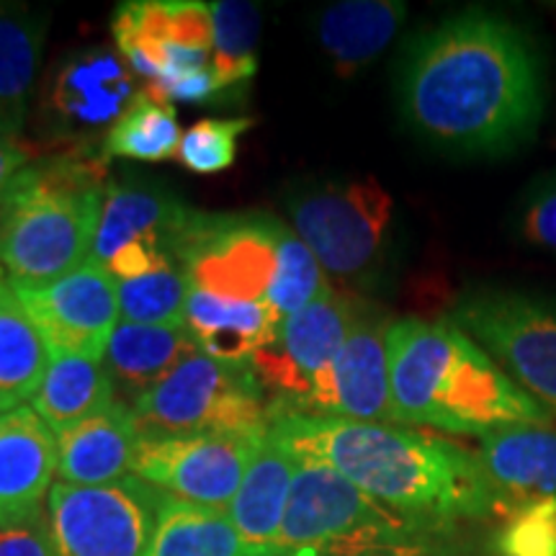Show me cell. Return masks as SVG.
<instances>
[{
	"label": "cell",
	"mask_w": 556,
	"mask_h": 556,
	"mask_svg": "<svg viewBox=\"0 0 556 556\" xmlns=\"http://www.w3.org/2000/svg\"><path fill=\"white\" fill-rule=\"evenodd\" d=\"M400 106L409 129L435 148L505 155L536 135L544 114L541 54L503 13H454L409 45Z\"/></svg>",
	"instance_id": "obj_1"
},
{
	"label": "cell",
	"mask_w": 556,
	"mask_h": 556,
	"mask_svg": "<svg viewBox=\"0 0 556 556\" xmlns=\"http://www.w3.org/2000/svg\"><path fill=\"white\" fill-rule=\"evenodd\" d=\"M268 433L302 462L338 471L389 510L438 533L507 510L477 451L443 435L302 413H270Z\"/></svg>",
	"instance_id": "obj_2"
},
{
	"label": "cell",
	"mask_w": 556,
	"mask_h": 556,
	"mask_svg": "<svg viewBox=\"0 0 556 556\" xmlns=\"http://www.w3.org/2000/svg\"><path fill=\"white\" fill-rule=\"evenodd\" d=\"M387 345L394 426L482 438L500 428L552 422L451 319H394Z\"/></svg>",
	"instance_id": "obj_3"
},
{
	"label": "cell",
	"mask_w": 556,
	"mask_h": 556,
	"mask_svg": "<svg viewBox=\"0 0 556 556\" xmlns=\"http://www.w3.org/2000/svg\"><path fill=\"white\" fill-rule=\"evenodd\" d=\"M103 197L99 160L58 155L26 165L0 193V270L11 287H45L86 266Z\"/></svg>",
	"instance_id": "obj_4"
},
{
	"label": "cell",
	"mask_w": 556,
	"mask_h": 556,
	"mask_svg": "<svg viewBox=\"0 0 556 556\" xmlns=\"http://www.w3.org/2000/svg\"><path fill=\"white\" fill-rule=\"evenodd\" d=\"M435 536L433 528L389 510L338 471L299 458L278 548L315 556H430Z\"/></svg>",
	"instance_id": "obj_5"
},
{
	"label": "cell",
	"mask_w": 556,
	"mask_h": 556,
	"mask_svg": "<svg viewBox=\"0 0 556 556\" xmlns=\"http://www.w3.org/2000/svg\"><path fill=\"white\" fill-rule=\"evenodd\" d=\"M291 229L343 283H366L387 255L394 201L374 176L323 180L289 193Z\"/></svg>",
	"instance_id": "obj_6"
},
{
	"label": "cell",
	"mask_w": 556,
	"mask_h": 556,
	"mask_svg": "<svg viewBox=\"0 0 556 556\" xmlns=\"http://www.w3.org/2000/svg\"><path fill=\"white\" fill-rule=\"evenodd\" d=\"M142 433H255L268 428L266 389L250 364L197 353L135 405Z\"/></svg>",
	"instance_id": "obj_7"
},
{
	"label": "cell",
	"mask_w": 556,
	"mask_h": 556,
	"mask_svg": "<svg viewBox=\"0 0 556 556\" xmlns=\"http://www.w3.org/2000/svg\"><path fill=\"white\" fill-rule=\"evenodd\" d=\"M458 325L523 392L556 417V299L477 291L454 307Z\"/></svg>",
	"instance_id": "obj_8"
},
{
	"label": "cell",
	"mask_w": 556,
	"mask_h": 556,
	"mask_svg": "<svg viewBox=\"0 0 556 556\" xmlns=\"http://www.w3.org/2000/svg\"><path fill=\"white\" fill-rule=\"evenodd\" d=\"M283 222L268 214L193 212L173 242V261L206 294L266 302Z\"/></svg>",
	"instance_id": "obj_9"
},
{
	"label": "cell",
	"mask_w": 556,
	"mask_h": 556,
	"mask_svg": "<svg viewBox=\"0 0 556 556\" xmlns=\"http://www.w3.org/2000/svg\"><path fill=\"white\" fill-rule=\"evenodd\" d=\"M163 497L135 475L103 486L54 482L47 533L58 556H144Z\"/></svg>",
	"instance_id": "obj_10"
},
{
	"label": "cell",
	"mask_w": 556,
	"mask_h": 556,
	"mask_svg": "<svg viewBox=\"0 0 556 556\" xmlns=\"http://www.w3.org/2000/svg\"><path fill=\"white\" fill-rule=\"evenodd\" d=\"M255 433H142L131 475L186 503L227 510L258 454Z\"/></svg>",
	"instance_id": "obj_11"
},
{
	"label": "cell",
	"mask_w": 556,
	"mask_h": 556,
	"mask_svg": "<svg viewBox=\"0 0 556 556\" xmlns=\"http://www.w3.org/2000/svg\"><path fill=\"white\" fill-rule=\"evenodd\" d=\"M364 309V302L330 289L307 309L278 325L276 340L250 361L261 387L274 392L270 413H296L317 379L328 371L340 345Z\"/></svg>",
	"instance_id": "obj_12"
},
{
	"label": "cell",
	"mask_w": 556,
	"mask_h": 556,
	"mask_svg": "<svg viewBox=\"0 0 556 556\" xmlns=\"http://www.w3.org/2000/svg\"><path fill=\"white\" fill-rule=\"evenodd\" d=\"M13 291L50 351L93 361L106 356L122 309L114 276L99 263L88 261L45 287H13Z\"/></svg>",
	"instance_id": "obj_13"
},
{
	"label": "cell",
	"mask_w": 556,
	"mask_h": 556,
	"mask_svg": "<svg viewBox=\"0 0 556 556\" xmlns=\"http://www.w3.org/2000/svg\"><path fill=\"white\" fill-rule=\"evenodd\" d=\"M389 325L392 319L364 304L338 356L317 379L312 394L296 413L343 417L356 422H392Z\"/></svg>",
	"instance_id": "obj_14"
},
{
	"label": "cell",
	"mask_w": 556,
	"mask_h": 556,
	"mask_svg": "<svg viewBox=\"0 0 556 556\" xmlns=\"http://www.w3.org/2000/svg\"><path fill=\"white\" fill-rule=\"evenodd\" d=\"M58 475V435L31 407L0 415V531L45 518Z\"/></svg>",
	"instance_id": "obj_15"
},
{
	"label": "cell",
	"mask_w": 556,
	"mask_h": 556,
	"mask_svg": "<svg viewBox=\"0 0 556 556\" xmlns=\"http://www.w3.org/2000/svg\"><path fill=\"white\" fill-rule=\"evenodd\" d=\"M142 441L131 405L114 402L78 426L58 433L60 482L78 486H103L131 477L135 456Z\"/></svg>",
	"instance_id": "obj_16"
},
{
	"label": "cell",
	"mask_w": 556,
	"mask_h": 556,
	"mask_svg": "<svg viewBox=\"0 0 556 556\" xmlns=\"http://www.w3.org/2000/svg\"><path fill=\"white\" fill-rule=\"evenodd\" d=\"M193 214L176 193L150 180H109L90 261L106 268L131 240H160L173 258V242Z\"/></svg>",
	"instance_id": "obj_17"
},
{
	"label": "cell",
	"mask_w": 556,
	"mask_h": 556,
	"mask_svg": "<svg viewBox=\"0 0 556 556\" xmlns=\"http://www.w3.org/2000/svg\"><path fill=\"white\" fill-rule=\"evenodd\" d=\"M479 462L505 505L556 497V428L510 426L479 438Z\"/></svg>",
	"instance_id": "obj_18"
},
{
	"label": "cell",
	"mask_w": 556,
	"mask_h": 556,
	"mask_svg": "<svg viewBox=\"0 0 556 556\" xmlns=\"http://www.w3.org/2000/svg\"><path fill=\"white\" fill-rule=\"evenodd\" d=\"M296 467L299 458L283 448L266 428L258 454L250 462L232 503L227 505L229 520L250 546L283 554L278 548V539L287 518Z\"/></svg>",
	"instance_id": "obj_19"
},
{
	"label": "cell",
	"mask_w": 556,
	"mask_h": 556,
	"mask_svg": "<svg viewBox=\"0 0 556 556\" xmlns=\"http://www.w3.org/2000/svg\"><path fill=\"white\" fill-rule=\"evenodd\" d=\"M184 325L204 356L225 364H250L255 353L274 343L281 317L268 302H242L193 289Z\"/></svg>",
	"instance_id": "obj_20"
},
{
	"label": "cell",
	"mask_w": 556,
	"mask_h": 556,
	"mask_svg": "<svg viewBox=\"0 0 556 556\" xmlns=\"http://www.w3.org/2000/svg\"><path fill=\"white\" fill-rule=\"evenodd\" d=\"M197 353H201L199 343L186 325L155 328V325L119 323L109 340L103 364L114 387L137 402L157 381L168 377L173 368Z\"/></svg>",
	"instance_id": "obj_21"
},
{
	"label": "cell",
	"mask_w": 556,
	"mask_h": 556,
	"mask_svg": "<svg viewBox=\"0 0 556 556\" xmlns=\"http://www.w3.org/2000/svg\"><path fill=\"white\" fill-rule=\"evenodd\" d=\"M407 18L400 0H343L319 13L317 39L340 75H353L392 45Z\"/></svg>",
	"instance_id": "obj_22"
},
{
	"label": "cell",
	"mask_w": 556,
	"mask_h": 556,
	"mask_svg": "<svg viewBox=\"0 0 556 556\" xmlns=\"http://www.w3.org/2000/svg\"><path fill=\"white\" fill-rule=\"evenodd\" d=\"M114 389L103 361L50 351V366L34 394L31 409L58 435L114 405Z\"/></svg>",
	"instance_id": "obj_23"
},
{
	"label": "cell",
	"mask_w": 556,
	"mask_h": 556,
	"mask_svg": "<svg viewBox=\"0 0 556 556\" xmlns=\"http://www.w3.org/2000/svg\"><path fill=\"white\" fill-rule=\"evenodd\" d=\"M144 556H281L250 546L232 526L227 510L163 497L155 531Z\"/></svg>",
	"instance_id": "obj_24"
},
{
	"label": "cell",
	"mask_w": 556,
	"mask_h": 556,
	"mask_svg": "<svg viewBox=\"0 0 556 556\" xmlns=\"http://www.w3.org/2000/svg\"><path fill=\"white\" fill-rule=\"evenodd\" d=\"M50 366V348L21 307L9 278H0V413L34 400Z\"/></svg>",
	"instance_id": "obj_25"
},
{
	"label": "cell",
	"mask_w": 556,
	"mask_h": 556,
	"mask_svg": "<svg viewBox=\"0 0 556 556\" xmlns=\"http://www.w3.org/2000/svg\"><path fill=\"white\" fill-rule=\"evenodd\" d=\"M47 18L26 5H0V127L16 131L45 50Z\"/></svg>",
	"instance_id": "obj_26"
},
{
	"label": "cell",
	"mask_w": 556,
	"mask_h": 556,
	"mask_svg": "<svg viewBox=\"0 0 556 556\" xmlns=\"http://www.w3.org/2000/svg\"><path fill=\"white\" fill-rule=\"evenodd\" d=\"M180 139H184V131L178 127L170 103L157 101L148 90H139L103 137V157L163 163V160L178 157Z\"/></svg>",
	"instance_id": "obj_27"
},
{
	"label": "cell",
	"mask_w": 556,
	"mask_h": 556,
	"mask_svg": "<svg viewBox=\"0 0 556 556\" xmlns=\"http://www.w3.org/2000/svg\"><path fill=\"white\" fill-rule=\"evenodd\" d=\"M131 86L119 62L109 54L75 60L60 73L54 106L80 122H106L119 116L131 99Z\"/></svg>",
	"instance_id": "obj_28"
},
{
	"label": "cell",
	"mask_w": 556,
	"mask_h": 556,
	"mask_svg": "<svg viewBox=\"0 0 556 556\" xmlns=\"http://www.w3.org/2000/svg\"><path fill=\"white\" fill-rule=\"evenodd\" d=\"M214 24L212 70L217 75L222 93L242 86L258 70L255 45L261 34V9L255 3L219 0L208 3Z\"/></svg>",
	"instance_id": "obj_29"
},
{
	"label": "cell",
	"mask_w": 556,
	"mask_h": 556,
	"mask_svg": "<svg viewBox=\"0 0 556 556\" xmlns=\"http://www.w3.org/2000/svg\"><path fill=\"white\" fill-rule=\"evenodd\" d=\"M122 323L173 328L184 325L191 296V278L180 266H165L148 276L116 281Z\"/></svg>",
	"instance_id": "obj_30"
},
{
	"label": "cell",
	"mask_w": 556,
	"mask_h": 556,
	"mask_svg": "<svg viewBox=\"0 0 556 556\" xmlns=\"http://www.w3.org/2000/svg\"><path fill=\"white\" fill-rule=\"evenodd\" d=\"M330 289L332 283L328 281V274H325V268L312 255V250L304 245L294 229L283 225L281 235H278L276 276L266 294L268 307L283 323L287 317L315 304Z\"/></svg>",
	"instance_id": "obj_31"
},
{
	"label": "cell",
	"mask_w": 556,
	"mask_h": 556,
	"mask_svg": "<svg viewBox=\"0 0 556 556\" xmlns=\"http://www.w3.org/2000/svg\"><path fill=\"white\" fill-rule=\"evenodd\" d=\"M495 556H556V497L510 505L492 536Z\"/></svg>",
	"instance_id": "obj_32"
},
{
	"label": "cell",
	"mask_w": 556,
	"mask_h": 556,
	"mask_svg": "<svg viewBox=\"0 0 556 556\" xmlns=\"http://www.w3.org/2000/svg\"><path fill=\"white\" fill-rule=\"evenodd\" d=\"M253 119H201L180 139L178 160L199 176L227 170L238 157V139L253 127Z\"/></svg>",
	"instance_id": "obj_33"
},
{
	"label": "cell",
	"mask_w": 556,
	"mask_h": 556,
	"mask_svg": "<svg viewBox=\"0 0 556 556\" xmlns=\"http://www.w3.org/2000/svg\"><path fill=\"white\" fill-rule=\"evenodd\" d=\"M518 235L528 245L556 255V170L526 193L518 208Z\"/></svg>",
	"instance_id": "obj_34"
},
{
	"label": "cell",
	"mask_w": 556,
	"mask_h": 556,
	"mask_svg": "<svg viewBox=\"0 0 556 556\" xmlns=\"http://www.w3.org/2000/svg\"><path fill=\"white\" fill-rule=\"evenodd\" d=\"M165 266H178V263L170 258V253L165 250L163 242L144 238L127 242V245L111 258L106 270L114 276V281H129V278L148 276L152 270H160Z\"/></svg>",
	"instance_id": "obj_35"
},
{
	"label": "cell",
	"mask_w": 556,
	"mask_h": 556,
	"mask_svg": "<svg viewBox=\"0 0 556 556\" xmlns=\"http://www.w3.org/2000/svg\"><path fill=\"white\" fill-rule=\"evenodd\" d=\"M0 556H58L47 533V520L13 531H0Z\"/></svg>",
	"instance_id": "obj_36"
},
{
	"label": "cell",
	"mask_w": 556,
	"mask_h": 556,
	"mask_svg": "<svg viewBox=\"0 0 556 556\" xmlns=\"http://www.w3.org/2000/svg\"><path fill=\"white\" fill-rule=\"evenodd\" d=\"M31 157L34 150L29 144L21 142L16 131L0 129V193L5 191V186H9L26 165H29Z\"/></svg>",
	"instance_id": "obj_37"
},
{
	"label": "cell",
	"mask_w": 556,
	"mask_h": 556,
	"mask_svg": "<svg viewBox=\"0 0 556 556\" xmlns=\"http://www.w3.org/2000/svg\"><path fill=\"white\" fill-rule=\"evenodd\" d=\"M361 556H409V554H389V552H377V554H361Z\"/></svg>",
	"instance_id": "obj_38"
},
{
	"label": "cell",
	"mask_w": 556,
	"mask_h": 556,
	"mask_svg": "<svg viewBox=\"0 0 556 556\" xmlns=\"http://www.w3.org/2000/svg\"><path fill=\"white\" fill-rule=\"evenodd\" d=\"M281 556H315V554H302V552H283Z\"/></svg>",
	"instance_id": "obj_39"
}]
</instances>
